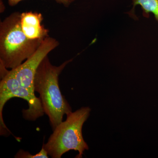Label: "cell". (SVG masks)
<instances>
[{
	"mask_svg": "<svg viewBox=\"0 0 158 158\" xmlns=\"http://www.w3.org/2000/svg\"><path fill=\"white\" fill-rule=\"evenodd\" d=\"M72 60L69 59L55 66L46 56L40 64L34 77V90L40 94L44 112L48 116L53 130L62 122L65 114L67 116L72 112L60 91L59 83V75Z\"/></svg>",
	"mask_w": 158,
	"mask_h": 158,
	"instance_id": "1",
	"label": "cell"
},
{
	"mask_svg": "<svg viewBox=\"0 0 158 158\" xmlns=\"http://www.w3.org/2000/svg\"><path fill=\"white\" fill-rule=\"evenodd\" d=\"M20 14L15 12L0 23V63L8 69L21 65L44 41L27 38L21 28Z\"/></svg>",
	"mask_w": 158,
	"mask_h": 158,
	"instance_id": "2",
	"label": "cell"
},
{
	"mask_svg": "<svg viewBox=\"0 0 158 158\" xmlns=\"http://www.w3.org/2000/svg\"><path fill=\"white\" fill-rule=\"evenodd\" d=\"M90 108L82 107L67 115L66 120L62 122L54 130L47 143L44 144L48 156L60 158L70 150L78 152L77 158H82L84 151L89 149L82 135L83 124L88 119Z\"/></svg>",
	"mask_w": 158,
	"mask_h": 158,
	"instance_id": "3",
	"label": "cell"
},
{
	"mask_svg": "<svg viewBox=\"0 0 158 158\" xmlns=\"http://www.w3.org/2000/svg\"><path fill=\"white\" fill-rule=\"evenodd\" d=\"M0 71L2 79L0 83L1 135H5L7 131L11 133L4 123L2 116L4 106L10 99L19 98L27 102L28 109L23 110V116L27 120L34 121L42 116L44 112L39 98L36 97L35 94L21 86L17 80L8 73V69L2 63H0Z\"/></svg>",
	"mask_w": 158,
	"mask_h": 158,
	"instance_id": "4",
	"label": "cell"
},
{
	"mask_svg": "<svg viewBox=\"0 0 158 158\" xmlns=\"http://www.w3.org/2000/svg\"><path fill=\"white\" fill-rule=\"evenodd\" d=\"M59 44L55 38L47 37L32 56L17 68L8 70V73L15 78L21 86L34 93V77L40 64Z\"/></svg>",
	"mask_w": 158,
	"mask_h": 158,
	"instance_id": "5",
	"label": "cell"
},
{
	"mask_svg": "<svg viewBox=\"0 0 158 158\" xmlns=\"http://www.w3.org/2000/svg\"><path fill=\"white\" fill-rule=\"evenodd\" d=\"M43 19L42 15L39 12L30 11L21 13V28L27 38L43 41L49 37L48 29L42 24Z\"/></svg>",
	"mask_w": 158,
	"mask_h": 158,
	"instance_id": "6",
	"label": "cell"
},
{
	"mask_svg": "<svg viewBox=\"0 0 158 158\" xmlns=\"http://www.w3.org/2000/svg\"><path fill=\"white\" fill-rule=\"evenodd\" d=\"M133 7L131 11L127 12L128 15L133 19L137 20L135 14V7L138 5L141 6L142 15L144 17L149 18L150 13L154 15L158 23V0H131Z\"/></svg>",
	"mask_w": 158,
	"mask_h": 158,
	"instance_id": "7",
	"label": "cell"
},
{
	"mask_svg": "<svg viewBox=\"0 0 158 158\" xmlns=\"http://www.w3.org/2000/svg\"><path fill=\"white\" fill-rule=\"evenodd\" d=\"M48 154L42 146L41 151L35 155H31L28 152L25 151L22 149L19 150L15 156L16 158H48Z\"/></svg>",
	"mask_w": 158,
	"mask_h": 158,
	"instance_id": "8",
	"label": "cell"
},
{
	"mask_svg": "<svg viewBox=\"0 0 158 158\" xmlns=\"http://www.w3.org/2000/svg\"><path fill=\"white\" fill-rule=\"evenodd\" d=\"M23 0H8V2L10 6H16L19 2ZM57 2L62 4L65 7H68L74 0H55Z\"/></svg>",
	"mask_w": 158,
	"mask_h": 158,
	"instance_id": "9",
	"label": "cell"
}]
</instances>
